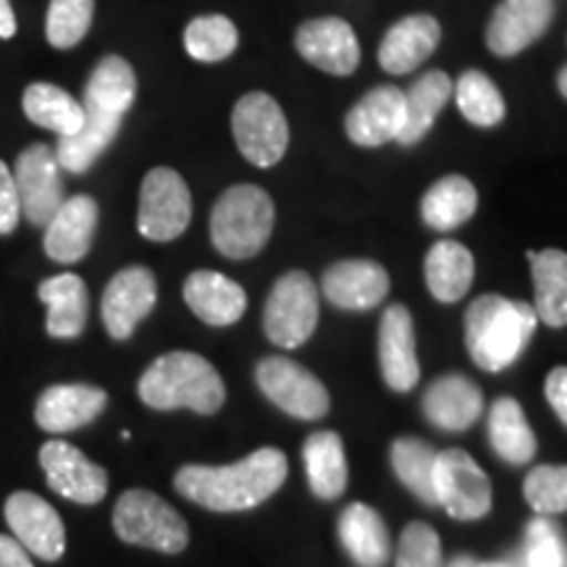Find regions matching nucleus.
<instances>
[{
    "instance_id": "1",
    "label": "nucleus",
    "mask_w": 567,
    "mask_h": 567,
    "mask_svg": "<svg viewBox=\"0 0 567 567\" xmlns=\"http://www.w3.org/2000/svg\"><path fill=\"white\" fill-rule=\"evenodd\" d=\"M137 97V74L122 55H105L84 84V124L71 137H59L55 155L63 172L84 174L122 132L124 116Z\"/></svg>"
},
{
    "instance_id": "2",
    "label": "nucleus",
    "mask_w": 567,
    "mask_h": 567,
    "mask_svg": "<svg viewBox=\"0 0 567 567\" xmlns=\"http://www.w3.org/2000/svg\"><path fill=\"white\" fill-rule=\"evenodd\" d=\"M287 455L274 446L252 452L231 465H184L174 486L184 499L213 513H243L264 505L287 481Z\"/></svg>"
},
{
    "instance_id": "3",
    "label": "nucleus",
    "mask_w": 567,
    "mask_h": 567,
    "mask_svg": "<svg viewBox=\"0 0 567 567\" xmlns=\"http://www.w3.org/2000/svg\"><path fill=\"white\" fill-rule=\"evenodd\" d=\"M536 310L502 295H481L465 313V344L481 371L499 373L520 358L536 331Z\"/></svg>"
},
{
    "instance_id": "4",
    "label": "nucleus",
    "mask_w": 567,
    "mask_h": 567,
    "mask_svg": "<svg viewBox=\"0 0 567 567\" xmlns=\"http://www.w3.org/2000/svg\"><path fill=\"white\" fill-rule=\"evenodd\" d=\"M140 400L153 410H195L213 415L224 408L221 373L197 352H166L147 365L137 384Z\"/></svg>"
},
{
    "instance_id": "5",
    "label": "nucleus",
    "mask_w": 567,
    "mask_h": 567,
    "mask_svg": "<svg viewBox=\"0 0 567 567\" xmlns=\"http://www.w3.org/2000/svg\"><path fill=\"white\" fill-rule=\"evenodd\" d=\"M276 210L266 189L237 184L218 197L210 213V243L224 258L247 260L268 245Z\"/></svg>"
},
{
    "instance_id": "6",
    "label": "nucleus",
    "mask_w": 567,
    "mask_h": 567,
    "mask_svg": "<svg viewBox=\"0 0 567 567\" xmlns=\"http://www.w3.org/2000/svg\"><path fill=\"white\" fill-rule=\"evenodd\" d=\"M116 536L134 547H147L163 555H179L189 544L187 520L147 488H130L113 507Z\"/></svg>"
},
{
    "instance_id": "7",
    "label": "nucleus",
    "mask_w": 567,
    "mask_h": 567,
    "mask_svg": "<svg viewBox=\"0 0 567 567\" xmlns=\"http://www.w3.org/2000/svg\"><path fill=\"white\" fill-rule=\"evenodd\" d=\"M231 134L252 166L271 168L289 147V124L281 105L266 92H247L231 111Z\"/></svg>"
},
{
    "instance_id": "8",
    "label": "nucleus",
    "mask_w": 567,
    "mask_h": 567,
    "mask_svg": "<svg viewBox=\"0 0 567 567\" xmlns=\"http://www.w3.org/2000/svg\"><path fill=\"white\" fill-rule=\"evenodd\" d=\"M318 326V289L305 271H289L274 284L264 308L266 337L284 350H297Z\"/></svg>"
},
{
    "instance_id": "9",
    "label": "nucleus",
    "mask_w": 567,
    "mask_h": 567,
    "mask_svg": "<svg viewBox=\"0 0 567 567\" xmlns=\"http://www.w3.org/2000/svg\"><path fill=\"white\" fill-rule=\"evenodd\" d=\"M193 221V195L174 168H153L142 179L137 229L151 243H172Z\"/></svg>"
},
{
    "instance_id": "10",
    "label": "nucleus",
    "mask_w": 567,
    "mask_h": 567,
    "mask_svg": "<svg viewBox=\"0 0 567 567\" xmlns=\"http://www.w3.org/2000/svg\"><path fill=\"white\" fill-rule=\"evenodd\" d=\"M255 381L276 408L300 421H318L331 408V396L321 379L289 358L260 360L255 368Z\"/></svg>"
},
{
    "instance_id": "11",
    "label": "nucleus",
    "mask_w": 567,
    "mask_h": 567,
    "mask_svg": "<svg viewBox=\"0 0 567 567\" xmlns=\"http://www.w3.org/2000/svg\"><path fill=\"white\" fill-rule=\"evenodd\" d=\"M13 182H17L21 213H24L27 221L45 229L55 210L66 200L55 147L45 145V142H34L27 151H21L17 166H13Z\"/></svg>"
},
{
    "instance_id": "12",
    "label": "nucleus",
    "mask_w": 567,
    "mask_h": 567,
    "mask_svg": "<svg viewBox=\"0 0 567 567\" xmlns=\"http://www.w3.org/2000/svg\"><path fill=\"white\" fill-rule=\"evenodd\" d=\"M436 505L455 520H481L492 509V484L481 465L463 450L436 455Z\"/></svg>"
},
{
    "instance_id": "13",
    "label": "nucleus",
    "mask_w": 567,
    "mask_h": 567,
    "mask_svg": "<svg viewBox=\"0 0 567 567\" xmlns=\"http://www.w3.org/2000/svg\"><path fill=\"white\" fill-rule=\"evenodd\" d=\"M158 302V284L151 268L130 266L109 281L103 292V326L118 342L130 339L134 329L153 313Z\"/></svg>"
},
{
    "instance_id": "14",
    "label": "nucleus",
    "mask_w": 567,
    "mask_h": 567,
    "mask_svg": "<svg viewBox=\"0 0 567 567\" xmlns=\"http://www.w3.org/2000/svg\"><path fill=\"white\" fill-rule=\"evenodd\" d=\"M40 465L45 471L48 486L63 499L76 505H97L109 494L105 467L71 446L69 442H48L40 450Z\"/></svg>"
},
{
    "instance_id": "15",
    "label": "nucleus",
    "mask_w": 567,
    "mask_h": 567,
    "mask_svg": "<svg viewBox=\"0 0 567 567\" xmlns=\"http://www.w3.org/2000/svg\"><path fill=\"white\" fill-rule=\"evenodd\" d=\"M6 523L13 538L30 555L55 563L66 551V528L59 513L32 492H17L6 499Z\"/></svg>"
},
{
    "instance_id": "16",
    "label": "nucleus",
    "mask_w": 567,
    "mask_h": 567,
    "mask_svg": "<svg viewBox=\"0 0 567 567\" xmlns=\"http://www.w3.org/2000/svg\"><path fill=\"white\" fill-rule=\"evenodd\" d=\"M551 19H555L551 0H502L486 27L488 51L499 59L523 53L549 30Z\"/></svg>"
},
{
    "instance_id": "17",
    "label": "nucleus",
    "mask_w": 567,
    "mask_h": 567,
    "mask_svg": "<svg viewBox=\"0 0 567 567\" xmlns=\"http://www.w3.org/2000/svg\"><path fill=\"white\" fill-rule=\"evenodd\" d=\"M295 48L310 66L334 76H350L360 63V45L344 19H310L297 30Z\"/></svg>"
},
{
    "instance_id": "18",
    "label": "nucleus",
    "mask_w": 567,
    "mask_h": 567,
    "mask_svg": "<svg viewBox=\"0 0 567 567\" xmlns=\"http://www.w3.org/2000/svg\"><path fill=\"white\" fill-rule=\"evenodd\" d=\"M405 118V92L384 84V87H373L352 105L344 118V132L354 145L381 147L386 142H396Z\"/></svg>"
},
{
    "instance_id": "19",
    "label": "nucleus",
    "mask_w": 567,
    "mask_h": 567,
    "mask_svg": "<svg viewBox=\"0 0 567 567\" xmlns=\"http://www.w3.org/2000/svg\"><path fill=\"white\" fill-rule=\"evenodd\" d=\"M379 363L386 386L410 392L421 379L415 350V323L405 305H389L379 326Z\"/></svg>"
},
{
    "instance_id": "20",
    "label": "nucleus",
    "mask_w": 567,
    "mask_h": 567,
    "mask_svg": "<svg viewBox=\"0 0 567 567\" xmlns=\"http://www.w3.org/2000/svg\"><path fill=\"white\" fill-rule=\"evenodd\" d=\"M97 218H101V208H97L95 197L74 195L63 200L45 226L48 258L63 266L80 264L95 239Z\"/></svg>"
},
{
    "instance_id": "21",
    "label": "nucleus",
    "mask_w": 567,
    "mask_h": 567,
    "mask_svg": "<svg viewBox=\"0 0 567 567\" xmlns=\"http://www.w3.org/2000/svg\"><path fill=\"white\" fill-rule=\"evenodd\" d=\"M326 300L342 310H373L389 295V274L375 260H339L323 274Z\"/></svg>"
},
{
    "instance_id": "22",
    "label": "nucleus",
    "mask_w": 567,
    "mask_h": 567,
    "mask_svg": "<svg viewBox=\"0 0 567 567\" xmlns=\"http://www.w3.org/2000/svg\"><path fill=\"white\" fill-rule=\"evenodd\" d=\"M109 405V394L90 384H55L40 394L34 408V421L48 434H69V431L90 425Z\"/></svg>"
},
{
    "instance_id": "23",
    "label": "nucleus",
    "mask_w": 567,
    "mask_h": 567,
    "mask_svg": "<svg viewBox=\"0 0 567 567\" xmlns=\"http://www.w3.org/2000/svg\"><path fill=\"white\" fill-rule=\"evenodd\" d=\"M442 40V24L429 13L400 19L389 27L379 45V63L389 74L400 76L421 66Z\"/></svg>"
},
{
    "instance_id": "24",
    "label": "nucleus",
    "mask_w": 567,
    "mask_h": 567,
    "mask_svg": "<svg viewBox=\"0 0 567 567\" xmlns=\"http://www.w3.org/2000/svg\"><path fill=\"white\" fill-rule=\"evenodd\" d=\"M184 302L203 323L216 329L237 323L247 310L245 289L218 271L189 274L184 281Z\"/></svg>"
},
{
    "instance_id": "25",
    "label": "nucleus",
    "mask_w": 567,
    "mask_h": 567,
    "mask_svg": "<svg viewBox=\"0 0 567 567\" xmlns=\"http://www.w3.org/2000/svg\"><path fill=\"white\" fill-rule=\"evenodd\" d=\"M423 413L436 429L465 431L484 413V394L465 375H442L425 392Z\"/></svg>"
},
{
    "instance_id": "26",
    "label": "nucleus",
    "mask_w": 567,
    "mask_h": 567,
    "mask_svg": "<svg viewBox=\"0 0 567 567\" xmlns=\"http://www.w3.org/2000/svg\"><path fill=\"white\" fill-rule=\"evenodd\" d=\"M38 297L48 305V334L53 339H76L87 326V284L76 274H59L40 284Z\"/></svg>"
},
{
    "instance_id": "27",
    "label": "nucleus",
    "mask_w": 567,
    "mask_h": 567,
    "mask_svg": "<svg viewBox=\"0 0 567 567\" xmlns=\"http://www.w3.org/2000/svg\"><path fill=\"white\" fill-rule=\"evenodd\" d=\"M339 538H342L347 555L363 567H384L392 557V542H389L384 517L363 502H354L339 517Z\"/></svg>"
},
{
    "instance_id": "28",
    "label": "nucleus",
    "mask_w": 567,
    "mask_h": 567,
    "mask_svg": "<svg viewBox=\"0 0 567 567\" xmlns=\"http://www.w3.org/2000/svg\"><path fill=\"white\" fill-rule=\"evenodd\" d=\"M425 284L431 295L439 302H457L463 300L471 289L473 276H476V264L465 245L455 239H442L431 247L425 255Z\"/></svg>"
},
{
    "instance_id": "29",
    "label": "nucleus",
    "mask_w": 567,
    "mask_h": 567,
    "mask_svg": "<svg viewBox=\"0 0 567 567\" xmlns=\"http://www.w3.org/2000/svg\"><path fill=\"white\" fill-rule=\"evenodd\" d=\"M536 289V316L551 329L567 326V252L549 250L528 252Z\"/></svg>"
},
{
    "instance_id": "30",
    "label": "nucleus",
    "mask_w": 567,
    "mask_h": 567,
    "mask_svg": "<svg viewBox=\"0 0 567 567\" xmlns=\"http://www.w3.org/2000/svg\"><path fill=\"white\" fill-rule=\"evenodd\" d=\"M452 80L444 74V71H425L421 80L413 82V87L408 90L405 105H408V118L405 126H402L400 137H396V145L413 147L421 142L425 134L431 132L436 116L444 111V105L450 103L452 95Z\"/></svg>"
},
{
    "instance_id": "31",
    "label": "nucleus",
    "mask_w": 567,
    "mask_h": 567,
    "mask_svg": "<svg viewBox=\"0 0 567 567\" xmlns=\"http://www.w3.org/2000/svg\"><path fill=\"white\" fill-rule=\"evenodd\" d=\"M478 208V193L471 179L465 176H444L431 184L429 193L421 200V216L425 226L436 231H450L471 221Z\"/></svg>"
},
{
    "instance_id": "32",
    "label": "nucleus",
    "mask_w": 567,
    "mask_h": 567,
    "mask_svg": "<svg viewBox=\"0 0 567 567\" xmlns=\"http://www.w3.org/2000/svg\"><path fill=\"white\" fill-rule=\"evenodd\" d=\"M302 457L313 494L326 502L339 499L347 488V457L339 434H334V431L310 434L308 442H305Z\"/></svg>"
},
{
    "instance_id": "33",
    "label": "nucleus",
    "mask_w": 567,
    "mask_h": 567,
    "mask_svg": "<svg viewBox=\"0 0 567 567\" xmlns=\"http://www.w3.org/2000/svg\"><path fill=\"white\" fill-rule=\"evenodd\" d=\"M21 109L34 126L51 130L59 137H71L82 130L84 109L76 97H71L66 90L55 87L51 82H34L24 90Z\"/></svg>"
},
{
    "instance_id": "34",
    "label": "nucleus",
    "mask_w": 567,
    "mask_h": 567,
    "mask_svg": "<svg viewBox=\"0 0 567 567\" xmlns=\"http://www.w3.org/2000/svg\"><path fill=\"white\" fill-rule=\"evenodd\" d=\"M488 439L496 455L509 465L530 463L536 455V434L513 396H499L488 410Z\"/></svg>"
},
{
    "instance_id": "35",
    "label": "nucleus",
    "mask_w": 567,
    "mask_h": 567,
    "mask_svg": "<svg viewBox=\"0 0 567 567\" xmlns=\"http://www.w3.org/2000/svg\"><path fill=\"white\" fill-rule=\"evenodd\" d=\"M392 467L396 478L413 492L423 505H436V452L421 439L405 436L392 444Z\"/></svg>"
},
{
    "instance_id": "36",
    "label": "nucleus",
    "mask_w": 567,
    "mask_h": 567,
    "mask_svg": "<svg viewBox=\"0 0 567 567\" xmlns=\"http://www.w3.org/2000/svg\"><path fill=\"white\" fill-rule=\"evenodd\" d=\"M239 32L229 17L210 13V17H197L184 30V48L200 63L226 61L237 51Z\"/></svg>"
},
{
    "instance_id": "37",
    "label": "nucleus",
    "mask_w": 567,
    "mask_h": 567,
    "mask_svg": "<svg viewBox=\"0 0 567 567\" xmlns=\"http://www.w3.org/2000/svg\"><path fill=\"white\" fill-rule=\"evenodd\" d=\"M455 101L467 122L484 126V130L499 124L507 113L502 92L496 90V84L486 74H481L476 69L465 71L457 80Z\"/></svg>"
},
{
    "instance_id": "38",
    "label": "nucleus",
    "mask_w": 567,
    "mask_h": 567,
    "mask_svg": "<svg viewBox=\"0 0 567 567\" xmlns=\"http://www.w3.org/2000/svg\"><path fill=\"white\" fill-rule=\"evenodd\" d=\"M92 17H95V0H51L48 6L45 34L55 51H69L87 38Z\"/></svg>"
},
{
    "instance_id": "39",
    "label": "nucleus",
    "mask_w": 567,
    "mask_h": 567,
    "mask_svg": "<svg viewBox=\"0 0 567 567\" xmlns=\"http://www.w3.org/2000/svg\"><path fill=\"white\" fill-rule=\"evenodd\" d=\"M528 505L538 515H557L567 509V465H538L523 484Z\"/></svg>"
},
{
    "instance_id": "40",
    "label": "nucleus",
    "mask_w": 567,
    "mask_h": 567,
    "mask_svg": "<svg viewBox=\"0 0 567 567\" xmlns=\"http://www.w3.org/2000/svg\"><path fill=\"white\" fill-rule=\"evenodd\" d=\"M396 567H442V542L436 530L421 520L410 523L400 536Z\"/></svg>"
},
{
    "instance_id": "41",
    "label": "nucleus",
    "mask_w": 567,
    "mask_h": 567,
    "mask_svg": "<svg viewBox=\"0 0 567 567\" xmlns=\"http://www.w3.org/2000/svg\"><path fill=\"white\" fill-rule=\"evenodd\" d=\"M567 563V549L563 536L555 528V523L538 520L528 523L526 534V555H523V567H565Z\"/></svg>"
},
{
    "instance_id": "42",
    "label": "nucleus",
    "mask_w": 567,
    "mask_h": 567,
    "mask_svg": "<svg viewBox=\"0 0 567 567\" xmlns=\"http://www.w3.org/2000/svg\"><path fill=\"white\" fill-rule=\"evenodd\" d=\"M21 218V203L13 172L0 161V234H11Z\"/></svg>"
},
{
    "instance_id": "43",
    "label": "nucleus",
    "mask_w": 567,
    "mask_h": 567,
    "mask_svg": "<svg viewBox=\"0 0 567 567\" xmlns=\"http://www.w3.org/2000/svg\"><path fill=\"white\" fill-rule=\"evenodd\" d=\"M547 400L555 413L559 415V421L567 425V368H555L547 375Z\"/></svg>"
},
{
    "instance_id": "44",
    "label": "nucleus",
    "mask_w": 567,
    "mask_h": 567,
    "mask_svg": "<svg viewBox=\"0 0 567 567\" xmlns=\"http://www.w3.org/2000/svg\"><path fill=\"white\" fill-rule=\"evenodd\" d=\"M0 567H34L27 551L17 538L0 536Z\"/></svg>"
},
{
    "instance_id": "45",
    "label": "nucleus",
    "mask_w": 567,
    "mask_h": 567,
    "mask_svg": "<svg viewBox=\"0 0 567 567\" xmlns=\"http://www.w3.org/2000/svg\"><path fill=\"white\" fill-rule=\"evenodd\" d=\"M17 34V13L11 9V0H0V40H11Z\"/></svg>"
},
{
    "instance_id": "46",
    "label": "nucleus",
    "mask_w": 567,
    "mask_h": 567,
    "mask_svg": "<svg viewBox=\"0 0 567 567\" xmlns=\"http://www.w3.org/2000/svg\"><path fill=\"white\" fill-rule=\"evenodd\" d=\"M446 567H478V563L473 557H455Z\"/></svg>"
},
{
    "instance_id": "47",
    "label": "nucleus",
    "mask_w": 567,
    "mask_h": 567,
    "mask_svg": "<svg viewBox=\"0 0 567 567\" xmlns=\"http://www.w3.org/2000/svg\"><path fill=\"white\" fill-rule=\"evenodd\" d=\"M557 87H559V92H563V95L567 97V66L559 71V76H557Z\"/></svg>"
},
{
    "instance_id": "48",
    "label": "nucleus",
    "mask_w": 567,
    "mask_h": 567,
    "mask_svg": "<svg viewBox=\"0 0 567 567\" xmlns=\"http://www.w3.org/2000/svg\"><path fill=\"white\" fill-rule=\"evenodd\" d=\"M478 567H507V565H478Z\"/></svg>"
},
{
    "instance_id": "49",
    "label": "nucleus",
    "mask_w": 567,
    "mask_h": 567,
    "mask_svg": "<svg viewBox=\"0 0 567 567\" xmlns=\"http://www.w3.org/2000/svg\"><path fill=\"white\" fill-rule=\"evenodd\" d=\"M517 567H523V565H520V563H517ZM565 567H567V563H565Z\"/></svg>"
}]
</instances>
